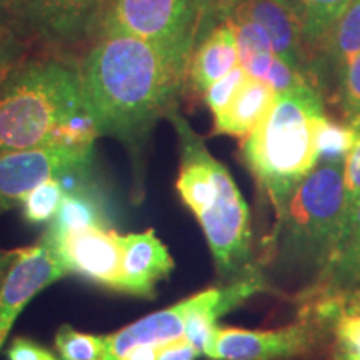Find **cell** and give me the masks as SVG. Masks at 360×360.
I'll list each match as a JSON object with an SVG mask.
<instances>
[{
  "instance_id": "26",
  "label": "cell",
  "mask_w": 360,
  "mask_h": 360,
  "mask_svg": "<svg viewBox=\"0 0 360 360\" xmlns=\"http://www.w3.org/2000/svg\"><path fill=\"white\" fill-rule=\"evenodd\" d=\"M35 51L29 39L11 22H0V85Z\"/></svg>"
},
{
  "instance_id": "16",
  "label": "cell",
  "mask_w": 360,
  "mask_h": 360,
  "mask_svg": "<svg viewBox=\"0 0 360 360\" xmlns=\"http://www.w3.org/2000/svg\"><path fill=\"white\" fill-rule=\"evenodd\" d=\"M92 227L112 229L107 202L103 200L102 191L94 184L79 182L75 187L67 188L64 202L42 238L53 244L72 233Z\"/></svg>"
},
{
  "instance_id": "19",
  "label": "cell",
  "mask_w": 360,
  "mask_h": 360,
  "mask_svg": "<svg viewBox=\"0 0 360 360\" xmlns=\"http://www.w3.org/2000/svg\"><path fill=\"white\" fill-rule=\"evenodd\" d=\"M287 2L294 8L300 24H302L305 42H307L310 56H312L315 80L321 90L317 72L319 58H321L328 35L350 0H287Z\"/></svg>"
},
{
  "instance_id": "15",
  "label": "cell",
  "mask_w": 360,
  "mask_h": 360,
  "mask_svg": "<svg viewBox=\"0 0 360 360\" xmlns=\"http://www.w3.org/2000/svg\"><path fill=\"white\" fill-rule=\"evenodd\" d=\"M195 305V295L174 304L159 312H154L141 321L120 328L115 334L105 335L107 359L120 360L130 349L146 344H165L179 337H184L188 314Z\"/></svg>"
},
{
  "instance_id": "23",
  "label": "cell",
  "mask_w": 360,
  "mask_h": 360,
  "mask_svg": "<svg viewBox=\"0 0 360 360\" xmlns=\"http://www.w3.org/2000/svg\"><path fill=\"white\" fill-rule=\"evenodd\" d=\"M337 102L344 122L360 130V53L349 58L337 74Z\"/></svg>"
},
{
  "instance_id": "11",
  "label": "cell",
  "mask_w": 360,
  "mask_h": 360,
  "mask_svg": "<svg viewBox=\"0 0 360 360\" xmlns=\"http://www.w3.org/2000/svg\"><path fill=\"white\" fill-rule=\"evenodd\" d=\"M220 11L240 13L257 22L267 32L274 52L319 90L302 24L287 0H224Z\"/></svg>"
},
{
  "instance_id": "3",
  "label": "cell",
  "mask_w": 360,
  "mask_h": 360,
  "mask_svg": "<svg viewBox=\"0 0 360 360\" xmlns=\"http://www.w3.org/2000/svg\"><path fill=\"white\" fill-rule=\"evenodd\" d=\"M345 160L319 162L276 219L264 264L278 285L300 292L326 281L334 267L347 224Z\"/></svg>"
},
{
  "instance_id": "34",
  "label": "cell",
  "mask_w": 360,
  "mask_h": 360,
  "mask_svg": "<svg viewBox=\"0 0 360 360\" xmlns=\"http://www.w3.org/2000/svg\"><path fill=\"white\" fill-rule=\"evenodd\" d=\"M205 4H207V6H209L210 13H212L214 19H217L219 11H220V7H222L224 0H205Z\"/></svg>"
},
{
  "instance_id": "1",
  "label": "cell",
  "mask_w": 360,
  "mask_h": 360,
  "mask_svg": "<svg viewBox=\"0 0 360 360\" xmlns=\"http://www.w3.org/2000/svg\"><path fill=\"white\" fill-rule=\"evenodd\" d=\"M85 114L97 135L132 148L177 110L187 69L154 45L129 35H102L80 56Z\"/></svg>"
},
{
  "instance_id": "7",
  "label": "cell",
  "mask_w": 360,
  "mask_h": 360,
  "mask_svg": "<svg viewBox=\"0 0 360 360\" xmlns=\"http://www.w3.org/2000/svg\"><path fill=\"white\" fill-rule=\"evenodd\" d=\"M105 0H13L12 24L35 51L80 57L96 39Z\"/></svg>"
},
{
  "instance_id": "28",
  "label": "cell",
  "mask_w": 360,
  "mask_h": 360,
  "mask_svg": "<svg viewBox=\"0 0 360 360\" xmlns=\"http://www.w3.org/2000/svg\"><path fill=\"white\" fill-rule=\"evenodd\" d=\"M360 200V139L355 147L350 150L345 160V215H347V231L349 220L352 217L355 207Z\"/></svg>"
},
{
  "instance_id": "21",
  "label": "cell",
  "mask_w": 360,
  "mask_h": 360,
  "mask_svg": "<svg viewBox=\"0 0 360 360\" xmlns=\"http://www.w3.org/2000/svg\"><path fill=\"white\" fill-rule=\"evenodd\" d=\"M65 192L64 179L53 177L45 180L22 200V217L29 224L51 222L64 202Z\"/></svg>"
},
{
  "instance_id": "30",
  "label": "cell",
  "mask_w": 360,
  "mask_h": 360,
  "mask_svg": "<svg viewBox=\"0 0 360 360\" xmlns=\"http://www.w3.org/2000/svg\"><path fill=\"white\" fill-rule=\"evenodd\" d=\"M202 352L186 337H179L159 345L157 360H195Z\"/></svg>"
},
{
  "instance_id": "24",
  "label": "cell",
  "mask_w": 360,
  "mask_h": 360,
  "mask_svg": "<svg viewBox=\"0 0 360 360\" xmlns=\"http://www.w3.org/2000/svg\"><path fill=\"white\" fill-rule=\"evenodd\" d=\"M359 139L360 130L357 127L347 122H334L327 117L317 134L319 157H321V160L347 157Z\"/></svg>"
},
{
  "instance_id": "2",
  "label": "cell",
  "mask_w": 360,
  "mask_h": 360,
  "mask_svg": "<svg viewBox=\"0 0 360 360\" xmlns=\"http://www.w3.org/2000/svg\"><path fill=\"white\" fill-rule=\"evenodd\" d=\"M80 57L34 51L0 85V152L58 142H94Z\"/></svg>"
},
{
  "instance_id": "32",
  "label": "cell",
  "mask_w": 360,
  "mask_h": 360,
  "mask_svg": "<svg viewBox=\"0 0 360 360\" xmlns=\"http://www.w3.org/2000/svg\"><path fill=\"white\" fill-rule=\"evenodd\" d=\"M17 250H2L0 249V282H2L4 276H6L7 269L11 267L13 257H15Z\"/></svg>"
},
{
  "instance_id": "13",
  "label": "cell",
  "mask_w": 360,
  "mask_h": 360,
  "mask_svg": "<svg viewBox=\"0 0 360 360\" xmlns=\"http://www.w3.org/2000/svg\"><path fill=\"white\" fill-rule=\"evenodd\" d=\"M120 249L122 292L142 299H154L155 285L169 277L174 260L167 247L152 229L141 233H117Z\"/></svg>"
},
{
  "instance_id": "8",
  "label": "cell",
  "mask_w": 360,
  "mask_h": 360,
  "mask_svg": "<svg viewBox=\"0 0 360 360\" xmlns=\"http://www.w3.org/2000/svg\"><path fill=\"white\" fill-rule=\"evenodd\" d=\"M92 162L94 142H58L0 152V215L19 207L45 180L89 174Z\"/></svg>"
},
{
  "instance_id": "5",
  "label": "cell",
  "mask_w": 360,
  "mask_h": 360,
  "mask_svg": "<svg viewBox=\"0 0 360 360\" xmlns=\"http://www.w3.org/2000/svg\"><path fill=\"white\" fill-rule=\"evenodd\" d=\"M327 119L322 92L304 84L277 94L272 109L247 137L240 155L276 219L319 164L317 134Z\"/></svg>"
},
{
  "instance_id": "17",
  "label": "cell",
  "mask_w": 360,
  "mask_h": 360,
  "mask_svg": "<svg viewBox=\"0 0 360 360\" xmlns=\"http://www.w3.org/2000/svg\"><path fill=\"white\" fill-rule=\"evenodd\" d=\"M277 92L264 80L247 77L232 101L214 114V135L244 139L262 122L272 109Z\"/></svg>"
},
{
  "instance_id": "25",
  "label": "cell",
  "mask_w": 360,
  "mask_h": 360,
  "mask_svg": "<svg viewBox=\"0 0 360 360\" xmlns=\"http://www.w3.org/2000/svg\"><path fill=\"white\" fill-rule=\"evenodd\" d=\"M330 360H360V297L332 330Z\"/></svg>"
},
{
  "instance_id": "6",
  "label": "cell",
  "mask_w": 360,
  "mask_h": 360,
  "mask_svg": "<svg viewBox=\"0 0 360 360\" xmlns=\"http://www.w3.org/2000/svg\"><path fill=\"white\" fill-rule=\"evenodd\" d=\"M214 20L205 0H105L96 39H141L188 70L197 40Z\"/></svg>"
},
{
  "instance_id": "29",
  "label": "cell",
  "mask_w": 360,
  "mask_h": 360,
  "mask_svg": "<svg viewBox=\"0 0 360 360\" xmlns=\"http://www.w3.org/2000/svg\"><path fill=\"white\" fill-rule=\"evenodd\" d=\"M7 357L8 360H60L37 342L25 339V337H17L12 340L7 350Z\"/></svg>"
},
{
  "instance_id": "27",
  "label": "cell",
  "mask_w": 360,
  "mask_h": 360,
  "mask_svg": "<svg viewBox=\"0 0 360 360\" xmlns=\"http://www.w3.org/2000/svg\"><path fill=\"white\" fill-rule=\"evenodd\" d=\"M249 77L244 67L237 65L236 69L229 72L227 75H224L222 79H219L217 82L210 85L209 89L202 94L205 105L212 110V114H217L232 101V97L236 96L237 90L240 89V85L245 82V79Z\"/></svg>"
},
{
  "instance_id": "14",
  "label": "cell",
  "mask_w": 360,
  "mask_h": 360,
  "mask_svg": "<svg viewBox=\"0 0 360 360\" xmlns=\"http://www.w3.org/2000/svg\"><path fill=\"white\" fill-rule=\"evenodd\" d=\"M240 65L236 30L227 17L219 15L193 47L188 62L187 89L193 94L205 92L210 85Z\"/></svg>"
},
{
  "instance_id": "9",
  "label": "cell",
  "mask_w": 360,
  "mask_h": 360,
  "mask_svg": "<svg viewBox=\"0 0 360 360\" xmlns=\"http://www.w3.org/2000/svg\"><path fill=\"white\" fill-rule=\"evenodd\" d=\"M326 335L302 319L272 330L215 326L204 354L212 360H295L312 354Z\"/></svg>"
},
{
  "instance_id": "18",
  "label": "cell",
  "mask_w": 360,
  "mask_h": 360,
  "mask_svg": "<svg viewBox=\"0 0 360 360\" xmlns=\"http://www.w3.org/2000/svg\"><path fill=\"white\" fill-rule=\"evenodd\" d=\"M357 53H360V0H350L328 35L319 58L317 72L321 89L327 82L328 75L334 74L337 79L340 67Z\"/></svg>"
},
{
  "instance_id": "22",
  "label": "cell",
  "mask_w": 360,
  "mask_h": 360,
  "mask_svg": "<svg viewBox=\"0 0 360 360\" xmlns=\"http://www.w3.org/2000/svg\"><path fill=\"white\" fill-rule=\"evenodd\" d=\"M56 349L60 360H105V337L84 334L70 326H62L56 335Z\"/></svg>"
},
{
  "instance_id": "33",
  "label": "cell",
  "mask_w": 360,
  "mask_h": 360,
  "mask_svg": "<svg viewBox=\"0 0 360 360\" xmlns=\"http://www.w3.org/2000/svg\"><path fill=\"white\" fill-rule=\"evenodd\" d=\"M12 2L13 0H0V22H11L12 24Z\"/></svg>"
},
{
  "instance_id": "31",
  "label": "cell",
  "mask_w": 360,
  "mask_h": 360,
  "mask_svg": "<svg viewBox=\"0 0 360 360\" xmlns=\"http://www.w3.org/2000/svg\"><path fill=\"white\" fill-rule=\"evenodd\" d=\"M157 352H159V345L155 344L137 345L130 349L120 360H157Z\"/></svg>"
},
{
  "instance_id": "20",
  "label": "cell",
  "mask_w": 360,
  "mask_h": 360,
  "mask_svg": "<svg viewBox=\"0 0 360 360\" xmlns=\"http://www.w3.org/2000/svg\"><path fill=\"white\" fill-rule=\"evenodd\" d=\"M321 283L345 292H360V200L349 220L339 257Z\"/></svg>"
},
{
  "instance_id": "4",
  "label": "cell",
  "mask_w": 360,
  "mask_h": 360,
  "mask_svg": "<svg viewBox=\"0 0 360 360\" xmlns=\"http://www.w3.org/2000/svg\"><path fill=\"white\" fill-rule=\"evenodd\" d=\"M167 119L177 134L180 150L175 186L180 199L199 220L217 274L233 282L262 272L252 249L249 207L229 169L210 154L204 139L193 132L179 109Z\"/></svg>"
},
{
  "instance_id": "10",
  "label": "cell",
  "mask_w": 360,
  "mask_h": 360,
  "mask_svg": "<svg viewBox=\"0 0 360 360\" xmlns=\"http://www.w3.org/2000/svg\"><path fill=\"white\" fill-rule=\"evenodd\" d=\"M65 276H69V270L42 237L37 244L17 249L0 282V349L25 305L40 290Z\"/></svg>"
},
{
  "instance_id": "12",
  "label": "cell",
  "mask_w": 360,
  "mask_h": 360,
  "mask_svg": "<svg viewBox=\"0 0 360 360\" xmlns=\"http://www.w3.org/2000/svg\"><path fill=\"white\" fill-rule=\"evenodd\" d=\"M114 229H85L58 242H47L69 274L122 292L120 249Z\"/></svg>"
}]
</instances>
